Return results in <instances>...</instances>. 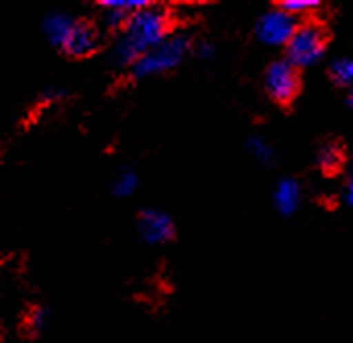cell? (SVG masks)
Listing matches in <instances>:
<instances>
[{"mask_svg":"<svg viewBox=\"0 0 353 343\" xmlns=\"http://www.w3.org/2000/svg\"><path fill=\"white\" fill-rule=\"evenodd\" d=\"M103 8H118V10H124V12H128V14H134V12H139V10H143V8H147V6H151V2H147V0H103V2H99Z\"/></svg>","mask_w":353,"mask_h":343,"instance_id":"cell-13","label":"cell"},{"mask_svg":"<svg viewBox=\"0 0 353 343\" xmlns=\"http://www.w3.org/2000/svg\"><path fill=\"white\" fill-rule=\"evenodd\" d=\"M343 161H345V155H343V149L339 143H325L319 149V166L323 168L325 174L339 172Z\"/></svg>","mask_w":353,"mask_h":343,"instance_id":"cell-10","label":"cell"},{"mask_svg":"<svg viewBox=\"0 0 353 343\" xmlns=\"http://www.w3.org/2000/svg\"><path fill=\"white\" fill-rule=\"evenodd\" d=\"M137 186H139V176L132 170L124 168V170H120L116 180L112 182V193L116 197H128L137 190Z\"/></svg>","mask_w":353,"mask_h":343,"instance_id":"cell-11","label":"cell"},{"mask_svg":"<svg viewBox=\"0 0 353 343\" xmlns=\"http://www.w3.org/2000/svg\"><path fill=\"white\" fill-rule=\"evenodd\" d=\"M300 23L298 17L285 12L281 6L265 12L256 23V37L267 46H285L292 41L294 33L298 31Z\"/></svg>","mask_w":353,"mask_h":343,"instance_id":"cell-5","label":"cell"},{"mask_svg":"<svg viewBox=\"0 0 353 343\" xmlns=\"http://www.w3.org/2000/svg\"><path fill=\"white\" fill-rule=\"evenodd\" d=\"M300 199H302V190L300 184L294 178H285L277 184L275 188V205L281 211V215L290 217L298 211L300 207Z\"/></svg>","mask_w":353,"mask_h":343,"instance_id":"cell-8","label":"cell"},{"mask_svg":"<svg viewBox=\"0 0 353 343\" xmlns=\"http://www.w3.org/2000/svg\"><path fill=\"white\" fill-rule=\"evenodd\" d=\"M331 79L339 87H353V60L352 58H339L331 64L329 70Z\"/></svg>","mask_w":353,"mask_h":343,"instance_id":"cell-12","label":"cell"},{"mask_svg":"<svg viewBox=\"0 0 353 343\" xmlns=\"http://www.w3.org/2000/svg\"><path fill=\"white\" fill-rule=\"evenodd\" d=\"M250 151L254 153V157H259L261 161H271L273 157V151H271V145L263 139V137H252L250 143H248Z\"/></svg>","mask_w":353,"mask_h":343,"instance_id":"cell-17","label":"cell"},{"mask_svg":"<svg viewBox=\"0 0 353 343\" xmlns=\"http://www.w3.org/2000/svg\"><path fill=\"white\" fill-rule=\"evenodd\" d=\"M188 50H190V39L186 35H170L165 41H161L157 48L147 52L132 66V77L147 79V77L168 72V70L176 68L186 58Z\"/></svg>","mask_w":353,"mask_h":343,"instance_id":"cell-3","label":"cell"},{"mask_svg":"<svg viewBox=\"0 0 353 343\" xmlns=\"http://www.w3.org/2000/svg\"><path fill=\"white\" fill-rule=\"evenodd\" d=\"M319 6H321L319 0H283V2H281V8H283L285 12L294 14V17L306 14V12H310V10H314V8H319Z\"/></svg>","mask_w":353,"mask_h":343,"instance_id":"cell-16","label":"cell"},{"mask_svg":"<svg viewBox=\"0 0 353 343\" xmlns=\"http://www.w3.org/2000/svg\"><path fill=\"white\" fill-rule=\"evenodd\" d=\"M48 319H50V311H48L46 306H35V308L29 313V317H27V327H29V331H31L33 335L41 333L43 327L48 325Z\"/></svg>","mask_w":353,"mask_h":343,"instance_id":"cell-14","label":"cell"},{"mask_svg":"<svg viewBox=\"0 0 353 343\" xmlns=\"http://www.w3.org/2000/svg\"><path fill=\"white\" fill-rule=\"evenodd\" d=\"M265 89H267V95L275 104L290 106L298 97V93H300L298 68L288 58L271 62L267 72H265Z\"/></svg>","mask_w":353,"mask_h":343,"instance_id":"cell-4","label":"cell"},{"mask_svg":"<svg viewBox=\"0 0 353 343\" xmlns=\"http://www.w3.org/2000/svg\"><path fill=\"white\" fill-rule=\"evenodd\" d=\"M99 43H101V37H99L97 27L89 21H77L68 37L60 46V50L68 54L70 58H85V56H91L99 48Z\"/></svg>","mask_w":353,"mask_h":343,"instance_id":"cell-6","label":"cell"},{"mask_svg":"<svg viewBox=\"0 0 353 343\" xmlns=\"http://www.w3.org/2000/svg\"><path fill=\"white\" fill-rule=\"evenodd\" d=\"M139 232L147 244H163L174 238V222L159 209H143L139 213Z\"/></svg>","mask_w":353,"mask_h":343,"instance_id":"cell-7","label":"cell"},{"mask_svg":"<svg viewBox=\"0 0 353 343\" xmlns=\"http://www.w3.org/2000/svg\"><path fill=\"white\" fill-rule=\"evenodd\" d=\"M327 43L329 33L325 25L319 21H304L288 43V60L296 68H308L325 56Z\"/></svg>","mask_w":353,"mask_h":343,"instance_id":"cell-2","label":"cell"},{"mask_svg":"<svg viewBox=\"0 0 353 343\" xmlns=\"http://www.w3.org/2000/svg\"><path fill=\"white\" fill-rule=\"evenodd\" d=\"M130 17H132V14L124 12V10H118V8H105L103 23H105V27H108V29H112V31H120V33H122V29L126 27V23H128V19H130Z\"/></svg>","mask_w":353,"mask_h":343,"instance_id":"cell-15","label":"cell"},{"mask_svg":"<svg viewBox=\"0 0 353 343\" xmlns=\"http://www.w3.org/2000/svg\"><path fill=\"white\" fill-rule=\"evenodd\" d=\"M347 201L353 205V176L352 180H350V186H347Z\"/></svg>","mask_w":353,"mask_h":343,"instance_id":"cell-19","label":"cell"},{"mask_svg":"<svg viewBox=\"0 0 353 343\" xmlns=\"http://www.w3.org/2000/svg\"><path fill=\"white\" fill-rule=\"evenodd\" d=\"M170 31H172V19L168 10L151 4L134 12L114 46L112 52L114 64L132 68L147 52H151L161 41H165L172 35Z\"/></svg>","mask_w":353,"mask_h":343,"instance_id":"cell-1","label":"cell"},{"mask_svg":"<svg viewBox=\"0 0 353 343\" xmlns=\"http://www.w3.org/2000/svg\"><path fill=\"white\" fill-rule=\"evenodd\" d=\"M74 19L68 17L66 12H52L43 19V33L46 37L54 43V46H62L64 39L68 37L70 29L74 27Z\"/></svg>","mask_w":353,"mask_h":343,"instance_id":"cell-9","label":"cell"},{"mask_svg":"<svg viewBox=\"0 0 353 343\" xmlns=\"http://www.w3.org/2000/svg\"><path fill=\"white\" fill-rule=\"evenodd\" d=\"M62 97H66V91L64 89H46L41 93V101L43 104H54V101H58Z\"/></svg>","mask_w":353,"mask_h":343,"instance_id":"cell-18","label":"cell"},{"mask_svg":"<svg viewBox=\"0 0 353 343\" xmlns=\"http://www.w3.org/2000/svg\"><path fill=\"white\" fill-rule=\"evenodd\" d=\"M347 104H350V106H352V108H353V93H352V95H350V97H347Z\"/></svg>","mask_w":353,"mask_h":343,"instance_id":"cell-20","label":"cell"}]
</instances>
